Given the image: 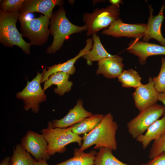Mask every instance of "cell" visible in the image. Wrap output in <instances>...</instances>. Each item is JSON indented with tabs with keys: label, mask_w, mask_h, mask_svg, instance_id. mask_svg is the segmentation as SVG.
<instances>
[{
	"label": "cell",
	"mask_w": 165,
	"mask_h": 165,
	"mask_svg": "<svg viewBox=\"0 0 165 165\" xmlns=\"http://www.w3.org/2000/svg\"><path fill=\"white\" fill-rule=\"evenodd\" d=\"M118 127L112 114L109 113L106 114L94 129L84 134L80 151H83L94 145H95V149L106 147L112 150H116L117 146L115 137Z\"/></svg>",
	"instance_id": "1"
},
{
	"label": "cell",
	"mask_w": 165,
	"mask_h": 165,
	"mask_svg": "<svg viewBox=\"0 0 165 165\" xmlns=\"http://www.w3.org/2000/svg\"><path fill=\"white\" fill-rule=\"evenodd\" d=\"M66 15L64 9L61 6L52 13L50 18L49 31L53 38L52 44L46 50L48 54L54 53L60 49L65 40L70 35L87 30L86 25L79 26L72 24Z\"/></svg>",
	"instance_id": "2"
},
{
	"label": "cell",
	"mask_w": 165,
	"mask_h": 165,
	"mask_svg": "<svg viewBox=\"0 0 165 165\" xmlns=\"http://www.w3.org/2000/svg\"><path fill=\"white\" fill-rule=\"evenodd\" d=\"M20 14L19 12L9 13L0 10V42L6 47L17 46L25 53L29 54L31 45L24 40L16 26Z\"/></svg>",
	"instance_id": "3"
},
{
	"label": "cell",
	"mask_w": 165,
	"mask_h": 165,
	"mask_svg": "<svg viewBox=\"0 0 165 165\" xmlns=\"http://www.w3.org/2000/svg\"><path fill=\"white\" fill-rule=\"evenodd\" d=\"M72 126L66 128H54L51 122L49 121L47 127L41 130L47 143V151L50 156L64 152L66 146L71 143L76 142L81 146L82 138L72 132Z\"/></svg>",
	"instance_id": "4"
},
{
	"label": "cell",
	"mask_w": 165,
	"mask_h": 165,
	"mask_svg": "<svg viewBox=\"0 0 165 165\" xmlns=\"http://www.w3.org/2000/svg\"><path fill=\"white\" fill-rule=\"evenodd\" d=\"M25 16L20 14L18 19L22 36L27 38L31 45H43L48 40L50 34L48 26L50 18L41 15L27 20Z\"/></svg>",
	"instance_id": "5"
},
{
	"label": "cell",
	"mask_w": 165,
	"mask_h": 165,
	"mask_svg": "<svg viewBox=\"0 0 165 165\" xmlns=\"http://www.w3.org/2000/svg\"><path fill=\"white\" fill-rule=\"evenodd\" d=\"M165 114L164 106L157 104L140 111L137 116L127 123L128 132L136 139L143 134L151 125Z\"/></svg>",
	"instance_id": "6"
},
{
	"label": "cell",
	"mask_w": 165,
	"mask_h": 165,
	"mask_svg": "<svg viewBox=\"0 0 165 165\" xmlns=\"http://www.w3.org/2000/svg\"><path fill=\"white\" fill-rule=\"evenodd\" d=\"M119 8L112 5L105 8H97L91 13L84 14L83 19L87 28V36L108 27L118 19L119 15Z\"/></svg>",
	"instance_id": "7"
},
{
	"label": "cell",
	"mask_w": 165,
	"mask_h": 165,
	"mask_svg": "<svg viewBox=\"0 0 165 165\" xmlns=\"http://www.w3.org/2000/svg\"><path fill=\"white\" fill-rule=\"evenodd\" d=\"M43 74V72L42 73L38 72L36 77L31 81H27L25 87L16 95L17 98L24 101L23 108L26 111L31 109L33 112L38 113L39 104L46 100V96L40 85Z\"/></svg>",
	"instance_id": "8"
},
{
	"label": "cell",
	"mask_w": 165,
	"mask_h": 165,
	"mask_svg": "<svg viewBox=\"0 0 165 165\" xmlns=\"http://www.w3.org/2000/svg\"><path fill=\"white\" fill-rule=\"evenodd\" d=\"M21 142L23 148L31 155L36 161L50 159V156L47 151V143L42 134L29 130L22 138Z\"/></svg>",
	"instance_id": "9"
},
{
	"label": "cell",
	"mask_w": 165,
	"mask_h": 165,
	"mask_svg": "<svg viewBox=\"0 0 165 165\" xmlns=\"http://www.w3.org/2000/svg\"><path fill=\"white\" fill-rule=\"evenodd\" d=\"M147 24H130L123 23L119 18L114 21L108 28L103 30L101 34L115 37H132L139 39L143 36Z\"/></svg>",
	"instance_id": "10"
},
{
	"label": "cell",
	"mask_w": 165,
	"mask_h": 165,
	"mask_svg": "<svg viewBox=\"0 0 165 165\" xmlns=\"http://www.w3.org/2000/svg\"><path fill=\"white\" fill-rule=\"evenodd\" d=\"M155 85L153 78L150 77L147 83L142 84L132 94L135 105L140 112L157 104L158 93Z\"/></svg>",
	"instance_id": "11"
},
{
	"label": "cell",
	"mask_w": 165,
	"mask_h": 165,
	"mask_svg": "<svg viewBox=\"0 0 165 165\" xmlns=\"http://www.w3.org/2000/svg\"><path fill=\"white\" fill-rule=\"evenodd\" d=\"M130 53L137 56L141 65L144 64L147 58L150 56L165 55V46L142 42L139 39L132 42L127 49Z\"/></svg>",
	"instance_id": "12"
},
{
	"label": "cell",
	"mask_w": 165,
	"mask_h": 165,
	"mask_svg": "<svg viewBox=\"0 0 165 165\" xmlns=\"http://www.w3.org/2000/svg\"><path fill=\"white\" fill-rule=\"evenodd\" d=\"M93 41L92 38H88L86 41V44L84 48L74 57L62 63L54 65L44 70L41 83L45 82L52 74L58 72H62L69 75H73L75 72V68L74 65L76 61L79 58L83 57L92 47Z\"/></svg>",
	"instance_id": "13"
},
{
	"label": "cell",
	"mask_w": 165,
	"mask_h": 165,
	"mask_svg": "<svg viewBox=\"0 0 165 165\" xmlns=\"http://www.w3.org/2000/svg\"><path fill=\"white\" fill-rule=\"evenodd\" d=\"M148 7L150 16L142 40L147 42L150 39L153 38L159 42L161 46H165V38L162 35L161 30L162 24L164 19L163 12L165 5H162L159 13L155 16L153 15V9L152 7L150 6Z\"/></svg>",
	"instance_id": "14"
},
{
	"label": "cell",
	"mask_w": 165,
	"mask_h": 165,
	"mask_svg": "<svg viewBox=\"0 0 165 165\" xmlns=\"http://www.w3.org/2000/svg\"><path fill=\"white\" fill-rule=\"evenodd\" d=\"M93 115L91 112L84 108L82 100L79 99L76 105L69 110L64 117L60 119L53 120L51 122L54 128H66Z\"/></svg>",
	"instance_id": "15"
},
{
	"label": "cell",
	"mask_w": 165,
	"mask_h": 165,
	"mask_svg": "<svg viewBox=\"0 0 165 165\" xmlns=\"http://www.w3.org/2000/svg\"><path fill=\"white\" fill-rule=\"evenodd\" d=\"M62 3L63 1L60 0H25L19 12L24 16L30 13L39 12L50 18L54 7Z\"/></svg>",
	"instance_id": "16"
},
{
	"label": "cell",
	"mask_w": 165,
	"mask_h": 165,
	"mask_svg": "<svg viewBox=\"0 0 165 165\" xmlns=\"http://www.w3.org/2000/svg\"><path fill=\"white\" fill-rule=\"evenodd\" d=\"M123 59L119 56L106 57L99 61L97 75L102 74L108 79L118 78L123 72L124 66Z\"/></svg>",
	"instance_id": "17"
},
{
	"label": "cell",
	"mask_w": 165,
	"mask_h": 165,
	"mask_svg": "<svg viewBox=\"0 0 165 165\" xmlns=\"http://www.w3.org/2000/svg\"><path fill=\"white\" fill-rule=\"evenodd\" d=\"M70 75L66 73L58 72L52 74L44 82L43 90H45L53 85H57L54 89V92L59 96L68 92L73 85V82L69 80Z\"/></svg>",
	"instance_id": "18"
},
{
	"label": "cell",
	"mask_w": 165,
	"mask_h": 165,
	"mask_svg": "<svg viewBox=\"0 0 165 165\" xmlns=\"http://www.w3.org/2000/svg\"><path fill=\"white\" fill-rule=\"evenodd\" d=\"M165 131V114L161 119L154 123L148 129L145 133L136 139L140 143L144 149L146 148L152 141L159 138Z\"/></svg>",
	"instance_id": "19"
},
{
	"label": "cell",
	"mask_w": 165,
	"mask_h": 165,
	"mask_svg": "<svg viewBox=\"0 0 165 165\" xmlns=\"http://www.w3.org/2000/svg\"><path fill=\"white\" fill-rule=\"evenodd\" d=\"M93 41L92 49L88 51L82 57L86 60L87 64L91 65L93 62L99 61L103 58L113 57L105 49L101 42L100 38L97 33L92 34Z\"/></svg>",
	"instance_id": "20"
},
{
	"label": "cell",
	"mask_w": 165,
	"mask_h": 165,
	"mask_svg": "<svg viewBox=\"0 0 165 165\" xmlns=\"http://www.w3.org/2000/svg\"><path fill=\"white\" fill-rule=\"evenodd\" d=\"M104 116L101 114L93 115L72 126V130L73 132L79 135L89 133L99 124Z\"/></svg>",
	"instance_id": "21"
},
{
	"label": "cell",
	"mask_w": 165,
	"mask_h": 165,
	"mask_svg": "<svg viewBox=\"0 0 165 165\" xmlns=\"http://www.w3.org/2000/svg\"><path fill=\"white\" fill-rule=\"evenodd\" d=\"M97 153L94 150L86 153L75 148L72 157L55 165H93Z\"/></svg>",
	"instance_id": "22"
},
{
	"label": "cell",
	"mask_w": 165,
	"mask_h": 165,
	"mask_svg": "<svg viewBox=\"0 0 165 165\" xmlns=\"http://www.w3.org/2000/svg\"><path fill=\"white\" fill-rule=\"evenodd\" d=\"M95 156L94 165H131L124 163L116 158L112 150L106 147L100 148ZM138 165H144V163Z\"/></svg>",
	"instance_id": "23"
},
{
	"label": "cell",
	"mask_w": 165,
	"mask_h": 165,
	"mask_svg": "<svg viewBox=\"0 0 165 165\" xmlns=\"http://www.w3.org/2000/svg\"><path fill=\"white\" fill-rule=\"evenodd\" d=\"M117 78L124 88L135 89L142 84L141 77L137 72L132 69L123 70Z\"/></svg>",
	"instance_id": "24"
},
{
	"label": "cell",
	"mask_w": 165,
	"mask_h": 165,
	"mask_svg": "<svg viewBox=\"0 0 165 165\" xmlns=\"http://www.w3.org/2000/svg\"><path fill=\"white\" fill-rule=\"evenodd\" d=\"M10 160L12 165H34L36 161L20 144L13 148Z\"/></svg>",
	"instance_id": "25"
},
{
	"label": "cell",
	"mask_w": 165,
	"mask_h": 165,
	"mask_svg": "<svg viewBox=\"0 0 165 165\" xmlns=\"http://www.w3.org/2000/svg\"><path fill=\"white\" fill-rule=\"evenodd\" d=\"M165 152V131L157 139L154 141L150 149L149 158L152 159Z\"/></svg>",
	"instance_id": "26"
},
{
	"label": "cell",
	"mask_w": 165,
	"mask_h": 165,
	"mask_svg": "<svg viewBox=\"0 0 165 165\" xmlns=\"http://www.w3.org/2000/svg\"><path fill=\"white\" fill-rule=\"evenodd\" d=\"M160 72L157 76L153 77L155 88L158 93H165V58L162 57Z\"/></svg>",
	"instance_id": "27"
},
{
	"label": "cell",
	"mask_w": 165,
	"mask_h": 165,
	"mask_svg": "<svg viewBox=\"0 0 165 165\" xmlns=\"http://www.w3.org/2000/svg\"><path fill=\"white\" fill-rule=\"evenodd\" d=\"M25 0H4L0 3V10L7 13L19 12Z\"/></svg>",
	"instance_id": "28"
},
{
	"label": "cell",
	"mask_w": 165,
	"mask_h": 165,
	"mask_svg": "<svg viewBox=\"0 0 165 165\" xmlns=\"http://www.w3.org/2000/svg\"><path fill=\"white\" fill-rule=\"evenodd\" d=\"M144 165H165V152L144 163Z\"/></svg>",
	"instance_id": "29"
},
{
	"label": "cell",
	"mask_w": 165,
	"mask_h": 165,
	"mask_svg": "<svg viewBox=\"0 0 165 165\" xmlns=\"http://www.w3.org/2000/svg\"><path fill=\"white\" fill-rule=\"evenodd\" d=\"M0 165H12L10 158L8 156H6L2 161Z\"/></svg>",
	"instance_id": "30"
},
{
	"label": "cell",
	"mask_w": 165,
	"mask_h": 165,
	"mask_svg": "<svg viewBox=\"0 0 165 165\" xmlns=\"http://www.w3.org/2000/svg\"><path fill=\"white\" fill-rule=\"evenodd\" d=\"M158 100L163 104L165 108V93H158Z\"/></svg>",
	"instance_id": "31"
},
{
	"label": "cell",
	"mask_w": 165,
	"mask_h": 165,
	"mask_svg": "<svg viewBox=\"0 0 165 165\" xmlns=\"http://www.w3.org/2000/svg\"><path fill=\"white\" fill-rule=\"evenodd\" d=\"M109 2L111 3L112 5L115 6L119 8V5L122 4L123 2L122 1L120 0H110Z\"/></svg>",
	"instance_id": "32"
},
{
	"label": "cell",
	"mask_w": 165,
	"mask_h": 165,
	"mask_svg": "<svg viewBox=\"0 0 165 165\" xmlns=\"http://www.w3.org/2000/svg\"><path fill=\"white\" fill-rule=\"evenodd\" d=\"M34 165H49L46 160L42 159L37 161Z\"/></svg>",
	"instance_id": "33"
}]
</instances>
